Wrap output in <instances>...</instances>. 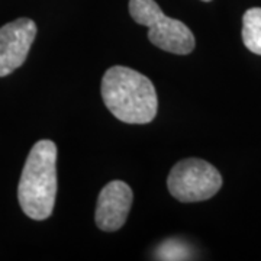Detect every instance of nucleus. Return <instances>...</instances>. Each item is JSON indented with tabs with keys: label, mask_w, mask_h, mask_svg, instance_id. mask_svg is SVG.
I'll list each match as a JSON object with an SVG mask.
<instances>
[{
	"label": "nucleus",
	"mask_w": 261,
	"mask_h": 261,
	"mask_svg": "<svg viewBox=\"0 0 261 261\" xmlns=\"http://www.w3.org/2000/svg\"><path fill=\"white\" fill-rule=\"evenodd\" d=\"M244 45L261 56V8H251L243 16Z\"/></svg>",
	"instance_id": "nucleus-7"
},
{
	"label": "nucleus",
	"mask_w": 261,
	"mask_h": 261,
	"mask_svg": "<svg viewBox=\"0 0 261 261\" xmlns=\"http://www.w3.org/2000/svg\"><path fill=\"white\" fill-rule=\"evenodd\" d=\"M102 97L113 116L125 123H149L159 109L154 84L129 67L115 65L105 73Z\"/></svg>",
	"instance_id": "nucleus-1"
},
{
	"label": "nucleus",
	"mask_w": 261,
	"mask_h": 261,
	"mask_svg": "<svg viewBox=\"0 0 261 261\" xmlns=\"http://www.w3.org/2000/svg\"><path fill=\"white\" fill-rule=\"evenodd\" d=\"M57 196V145L41 140L29 151L19 180V205L27 216L44 221L51 216Z\"/></svg>",
	"instance_id": "nucleus-2"
},
{
	"label": "nucleus",
	"mask_w": 261,
	"mask_h": 261,
	"mask_svg": "<svg viewBox=\"0 0 261 261\" xmlns=\"http://www.w3.org/2000/svg\"><path fill=\"white\" fill-rule=\"evenodd\" d=\"M168 192L180 202H202L214 197L222 187L219 171L205 160L187 159L171 168Z\"/></svg>",
	"instance_id": "nucleus-4"
},
{
	"label": "nucleus",
	"mask_w": 261,
	"mask_h": 261,
	"mask_svg": "<svg viewBox=\"0 0 261 261\" xmlns=\"http://www.w3.org/2000/svg\"><path fill=\"white\" fill-rule=\"evenodd\" d=\"M203 2H211V0H203Z\"/></svg>",
	"instance_id": "nucleus-9"
},
{
	"label": "nucleus",
	"mask_w": 261,
	"mask_h": 261,
	"mask_svg": "<svg viewBox=\"0 0 261 261\" xmlns=\"http://www.w3.org/2000/svg\"><path fill=\"white\" fill-rule=\"evenodd\" d=\"M155 258L163 261H180L192 258V248L189 244L178 240V238H168L160 244L155 250Z\"/></svg>",
	"instance_id": "nucleus-8"
},
{
	"label": "nucleus",
	"mask_w": 261,
	"mask_h": 261,
	"mask_svg": "<svg viewBox=\"0 0 261 261\" xmlns=\"http://www.w3.org/2000/svg\"><path fill=\"white\" fill-rule=\"evenodd\" d=\"M132 205V190L121 180H113L103 187L96 205V224L106 231L113 232L125 224Z\"/></svg>",
	"instance_id": "nucleus-6"
},
{
	"label": "nucleus",
	"mask_w": 261,
	"mask_h": 261,
	"mask_svg": "<svg viewBox=\"0 0 261 261\" xmlns=\"http://www.w3.org/2000/svg\"><path fill=\"white\" fill-rule=\"evenodd\" d=\"M37 35V25L20 18L0 28V77L13 73L25 63Z\"/></svg>",
	"instance_id": "nucleus-5"
},
{
	"label": "nucleus",
	"mask_w": 261,
	"mask_h": 261,
	"mask_svg": "<svg viewBox=\"0 0 261 261\" xmlns=\"http://www.w3.org/2000/svg\"><path fill=\"white\" fill-rule=\"evenodd\" d=\"M132 19L147 27L148 39L167 53L186 56L195 49V37L192 31L177 19L164 15L155 0H129Z\"/></svg>",
	"instance_id": "nucleus-3"
}]
</instances>
